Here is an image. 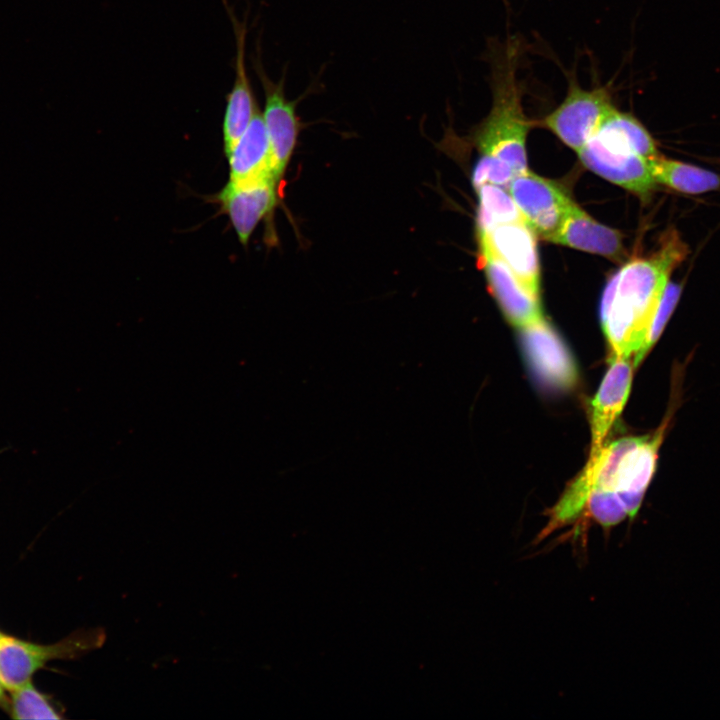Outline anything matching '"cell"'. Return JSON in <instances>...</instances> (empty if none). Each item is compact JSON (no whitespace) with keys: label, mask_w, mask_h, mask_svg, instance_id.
Instances as JSON below:
<instances>
[{"label":"cell","mask_w":720,"mask_h":720,"mask_svg":"<svg viewBox=\"0 0 720 720\" xmlns=\"http://www.w3.org/2000/svg\"><path fill=\"white\" fill-rule=\"evenodd\" d=\"M650 145L646 127L631 113L614 107L577 154L595 174L647 199L657 184L651 161L642 157Z\"/></svg>","instance_id":"3"},{"label":"cell","mask_w":720,"mask_h":720,"mask_svg":"<svg viewBox=\"0 0 720 720\" xmlns=\"http://www.w3.org/2000/svg\"><path fill=\"white\" fill-rule=\"evenodd\" d=\"M519 330L526 359L535 375L553 388L573 386L577 377L575 362L561 337L545 318Z\"/></svg>","instance_id":"9"},{"label":"cell","mask_w":720,"mask_h":720,"mask_svg":"<svg viewBox=\"0 0 720 720\" xmlns=\"http://www.w3.org/2000/svg\"><path fill=\"white\" fill-rule=\"evenodd\" d=\"M632 365L629 359H611L601 385L591 403V446L589 457L605 444L606 437L621 414L631 388Z\"/></svg>","instance_id":"14"},{"label":"cell","mask_w":720,"mask_h":720,"mask_svg":"<svg viewBox=\"0 0 720 720\" xmlns=\"http://www.w3.org/2000/svg\"><path fill=\"white\" fill-rule=\"evenodd\" d=\"M105 640L102 628L80 632L53 646L36 645L0 633V681L13 692L29 683L46 661L80 656L100 648Z\"/></svg>","instance_id":"5"},{"label":"cell","mask_w":720,"mask_h":720,"mask_svg":"<svg viewBox=\"0 0 720 720\" xmlns=\"http://www.w3.org/2000/svg\"><path fill=\"white\" fill-rule=\"evenodd\" d=\"M655 182L685 194H702L720 188V175L662 156L651 160Z\"/></svg>","instance_id":"17"},{"label":"cell","mask_w":720,"mask_h":720,"mask_svg":"<svg viewBox=\"0 0 720 720\" xmlns=\"http://www.w3.org/2000/svg\"><path fill=\"white\" fill-rule=\"evenodd\" d=\"M507 190L524 221L535 234L550 241L572 201L569 195L558 184L529 170L517 174Z\"/></svg>","instance_id":"7"},{"label":"cell","mask_w":720,"mask_h":720,"mask_svg":"<svg viewBox=\"0 0 720 720\" xmlns=\"http://www.w3.org/2000/svg\"><path fill=\"white\" fill-rule=\"evenodd\" d=\"M479 198L477 214L478 232L509 222L523 220V216L509 191L503 187L484 184L476 188Z\"/></svg>","instance_id":"18"},{"label":"cell","mask_w":720,"mask_h":720,"mask_svg":"<svg viewBox=\"0 0 720 720\" xmlns=\"http://www.w3.org/2000/svg\"><path fill=\"white\" fill-rule=\"evenodd\" d=\"M687 254L679 233L670 229L655 252L630 260L610 277L600 319L611 359H630L641 351L670 275Z\"/></svg>","instance_id":"1"},{"label":"cell","mask_w":720,"mask_h":720,"mask_svg":"<svg viewBox=\"0 0 720 720\" xmlns=\"http://www.w3.org/2000/svg\"><path fill=\"white\" fill-rule=\"evenodd\" d=\"M5 701V695H4V686L2 685L0 681V704L4 703Z\"/></svg>","instance_id":"22"},{"label":"cell","mask_w":720,"mask_h":720,"mask_svg":"<svg viewBox=\"0 0 720 720\" xmlns=\"http://www.w3.org/2000/svg\"><path fill=\"white\" fill-rule=\"evenodd\" d=\"M521 283L540 297V265L535 232L523 220L500 224L478 232Z\"/></svg>","instance_id":"12"},{"label":"cell","mask_w":720,"mask_h":720,"mask_svg":"<svg viewBox=\"0 0 720 720\" xmlns=\"http://www.w3.org/2000/svg\"><path fill=\"white\" fill-rule=\"evenodd\" d=\"M478 240L479 264L506 319L519 329L543 318L540 297L521 283L486 241Z\"/></svg>","instance_id":"10"},{"label":"cell","mask_w":720,"mask_h":720,"mask_svg":"<svg viewBox=\"0 0 720 720\" xmlns=\"http://www.w3.org/2000/svg\"><path fill=\"white\" fill-rule=\"evenodd\" d=\"M515 176L516 173L512 167L503 160L482 155L473 170L472 183L475 189L484 184H493L508 189Z\"/></svg>","instance_id":"21"},{"label":"cell","mask_w":720,"mask_h":720,"mask_svg":"<svg viewBox=\"0 0 720 720\" xmlns=\"http://www.w3.org/2000/svg\"><path fill=\"white\" fill-rule=\"evenodd\" d=\"M665 425L653 435L629 436L615 466L608 493L616 495L628 516H633L655 472L657 451ZM607 493V492H605Z\"/></svg>","instance_id":"8"},{"label":"cell","mask_w":720,"mask_h":720,"mask_svg":"<svg viewBox=\"0 0 720 720\" xmlns=\"http://www.w3.org/2000/svg\"><path fill=\"white\" fill-rule=\"evenodd\" d=\"M227 157L230 168L229 181L233 183L241 184L264 179L278 182L274 174L266 126L259 109Z\"/></svg>","instance_id":"16"},{"label":"cell","mask_w":720,"mask_h":720,"mask_svg":"<svg viewBox=\"0 0 720 720\" xmlns=\"http://www.w3.org/2000/svg\"><path fill=\"white\" fill-rule=\"evenodd\" d=\"M614 107L610 86L583 88L573 73L567 75V93L563 101L534 124L548 129L577 152L592 138Z\"/></svg>","instance_id":"4"},{"label":"cell","mask_w":720,"mask_h":720,"mask_svg":"<svg viewBox=\"0 0 720 720\" xmlns=\"http://www.w3.org/2000/svg\"><path fill=\"white\" fill-rule=\"evenodd\" d=\"M681 291L682 285L670 281L667 283L652 318L645 343L641 351L634 357V367L639 365L644 356L660 337L666 323L678 303Z\"/></svg>","instance_id":"20"},{"label":"cell","mask_w":720,"mask_h":720,"mask_svg":"<svg viewBox=\"0 0 720 720\" xmlns=\"http://www.w3.org/2000/svg\"><path fill=\"white\" fill-rule=\"evenodd\" d=\"M276 185L273 179L241 184L229 181L217 195L242 245L248 244L255 227L276 205Z\"/></svg>","instance_id":"13"},{"label":"cell","mask_w":720,"mask_h":720,"mask_svg":"<svg viewBox=\"0 0 720 720\" xmlns=\"http://www.w3.org/2000/svg\"><path fill=\"white\" fill-rule=\"evenodd\" d=\"M11 715L15 719H59L48 699L31 682L12 692Z\"/></svg>","instance_id":"19"},{"label":"cell","mask_w":720,"mask_h":720,"mask_svg":"<svg viewBox=\"0 0 720 720\" xmlns=\"http://www.w3.org/2000/svg\"><path fill=\"white\" fill-rule=\"evenodd\" d=\"M550 242L602 255L613 261L624 256L622 235L588 215L573 200Z\"/></svg>","instance_id":"15"},{"label":"cell","mask_w":720,"mask_h":720,"mask_svg":"<svg viewBox=\"0 0 720 720\" xmlns=\"http://www.w3.org/2000/svg\"><path fill=\"white\" fill-rule=\"evenodd\" d=\"M260 48L258 42L256 54L252 57V65L264 92L265 107L262 115L270 142L274 174L279 181L296 145L299 133L296 106L302 97L296 100H289L286 97L285 70L277 81L267 75Z\"/></svg>","instance_id":"6"},{"label":"cell","mask_w":720,"mask_h":720,"mask_svg":"<svg viewBox=\"0 0 720 720\" xmlns=\"http://www.w3.org/2000/svg\"><path fill=\"white\" fill-rule=\"evenodd\" d=\"M518 35L490 39L486 49L492 104L474 138L482 155L503 160L517 174L528 170L526 138L535 125L523 109V85L518 70L523 55Z\"/></svg>","instance_id":"2"},{"label":"cell","mask_w":720,"mask_h":720,"mask_svg":"<svg viewBox=\"0 0 720 720\" xmlns=\"http://www.w3.org/2000/svg\"><path fill=\"white\" fill-rule=\"evenodd\" d=\"M235 35L236 54L234 61V81L227 95L223 118L224 152L228 156L249 126L253 116L259 109L254 97L252 86L245 64V47L248 33L246 17L237 19L233 9L223 0Z\"/></svg>","instance_id":"11"}]
</instances>
